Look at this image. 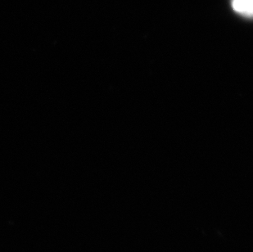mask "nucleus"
<instances>
[{
    "label": "nucleus",
    "mask_w": 253,
    "mask_h": 252,
    "mask_svg": "<svg viewBox=\"0 0 253 252\" xmlns=\"http://www.w3.org/2000/svg\"><path fill=\"white\" fill-rule=\"evenodd\" d=\"M232 8L243 17L250 18L253 14V0H231Z\"/></svg>",
    "instance_id": "1"
}]
</instances>
